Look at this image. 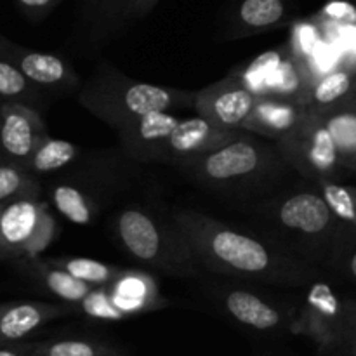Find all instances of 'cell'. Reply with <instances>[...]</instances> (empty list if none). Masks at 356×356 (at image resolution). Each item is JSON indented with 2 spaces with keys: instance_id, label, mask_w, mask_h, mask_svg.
Wrapping results in <instances>:
<instances>
[{
  "instance_id": "cell-1",
  "label": "cell",
  "mask_w": 356,
  "mask_h": 356,
  "mask_svg": "<svg viewBox=\"0 0 356 356\" xmlns=\"http://www.w3.org/2000/svg\"><path fill=\"white\" fill-rule=\"evenodd\" d=\"M174 222L190 242L198 263L216 273L273 284H302L312 270L278 252L263 240L198 212L181 211Z\"/></svg>"
},
{
  "instance_id": "cell-2",
  "label": "cell",
  "mask_w": 356,
  "mask_h": 356,
  "mask_svg": "<svg viewBox=\"0 0 356 356\" xmlns=\"http://www.w3.org/2000/svg\"><path fill=\"white\" fill-rule=\"evenodd\" d=\"M193 101L195 92L139 82L111 66H101L80 92V103L115 131L152 111L193 108Z\"/></svg>"
},
{
  "instance_id": "cell-3",
  "label": "cell",
  "mask_w": 356,
  "mask_h": 356,
  "mask_svg": "<svg viewBox=\"0 0 356 356\" xmlns=\"http://www.w3.org/2000/svg\"><path fill=\"white\" fill-rule=\"evenodd\" d=\"M115 233L122 249L143 264L169 275L197 273L198 259L176 222H167L141 207L118 212Z\"/></svg>"
},
{
  "instance_id": "cell-4",
  "label": "cell",
  "mask_w": 356,
  "mask_h": 356,
  "mask_svg": "<svg viewBox=\"0 0 356 356\" xmlns=\"http://www.w3.org/2000/svg\"><path fill=\"white\" fill-rule=\"evenodd\" d=\"M280 160V153L240 132L235 139L193 160L188 167L205 183L229 186L268 176Z\"/></svg>"
},
{
  "instance_id": "cell-5",
  "label": "cell",
  "mask_w": 356,
  "mask_h": 356,
  "mask_svg": "<svg viewBox=\"0 0 356 356\" xmlns=\"http://www.w3.org/2000/svg\"><path fill=\"white\" fill-rule=\"evenodd\" d=\"M277 149L284 162L309 179H329L341 165L332 136L315 108L308 106L298 127L278 139Z\"/></svg>"
},
{
  "instance_id": "cell-6",
  "label": "cell",
  "mask_w": 356,
  "mask_h": 356,
  "mask_svg": "<svg viewBox=\"0 0 356 356\" xmlns=\"http://www.w3.org/2000/svg\"><path fill=\"white\" fill-rule=\"evenodd\" d=\"M56 236V221L45 202L21 197L3 205L0 222L3 257H37Z\"/></svg>"
},
{
  "instance_id": "cell-7",
  "label": "cell",
  "mask_w": 356,
  "mask_h": 356,
  "mask_svg": "<svg viewBox=\"0 0 356 356\" xmlns=\"http://www.w3.org/2000/svg\"><path fill=\"white\" fill-rule=\"evenodd\" d=\"M47 136L37 108L19 101H0V162L26 169L31 155Z\"/></svg>"
},
{
  "instance_id": "cell-8",
  "label": "cell",
  "mask_w": 356,
  "mask_h": 356,
  "mask_svg": "<svg viewBox=\"0 0 356 356\" xmlns=\"http://www.w3.org/2000/svg\"><path fill=\"white\" fill-rule=\"evenodd\" d=\"M257 96L236 75L226 76L195 92L193 110L212 124L229 131H243V124L256 106Z\"/></svg>"
},
{
  "instance_id": "cell-9",
  "label": "cell",
  "mask_w": 356,
  "mask_h": 356,
  "mask_svg": "<svg viewBox=\"0 0 356 356\" xmlns=\"http://www.w3.org/2000/svg\"><path fill=\"white\" fill-rule=\"evenodd\" d=\"M238 134L240 131L219 127L200 115L191 118H181L177 127L170 134L160 160L188 165L193 160L229 143Z\"/></svg>"
},
{
  "instance_id": "cell-10",
  "label": "cell",
  "mask_w": 356,
  "mask_h": 356,
  "mask_svg": "<svg viewBox=\"0 0 356 356\" xmlns=\"http://www.w3.org/2000/svg\"><path fill=\"white\" fill-rule=\"evenodd\" d=\"M0 54L9 59L42 90H68L79 83L72 66L51 52L21 47L0 33Z\"/></svg>"
},
{
  "instance_id": "cell-11",
  "label": "cell",
  "mask_w": 356,
  "mask_h": 356,
  "mask_svg": "<svg viewBox=\"0 0 356 356\" xmlns=\"http://www.w3.org/2000/svg\"><path fill=\"white\" fill-rule=\"evenodd\" d=\"M179 120L169 111H152L134 118L117 131L124 152L139 162L160 160Z\"/></svg>"
},
{
  "instance_id": "cell-12",
  "label": "cell",
  "mask_w": 356,
  "mask_h": 356,
  "mask_svg": "<svg viewBox=\"0 0 356 356\" xmlns=\"http://www.w3.org/2000/svg\"><path fill=\"white\" fill-rule=\"evenodd\" d=\"M277 219L282 226L292 232L320 236L332 228L336 216L332 214L322 193L299 191L278 205Z\"/></svg>"
},
{
  "instance_id": "cell-13",
  "label": "cell",
  "mask_w": 356,
  "mask_h": 356,
  "mask_svg": "<svg viewBox=\"0 0 356 356\" xmlns=\"http://www.w3.org/2000/svg\"><path fill=\"white\" fill-rule=\"evenodd\" d=\"M306 110L308 106L299 101L277 96H257L256 106L242 129L278 141L298 127Z\"/></svg>"
},
{
  "instance_id": "cell-14",
  "label": "cell",
  "mask_w": 356,
  "mask_h": 356,
  "mask_svg": "<svg viewBox=\"0 0 356 356\" xmlns=\"http://www.w3.org/2000/svg\"><path fill=\"white\" fill-rule=\"evenodd\" d=\"M329 129L341 165L356 169V92L325 110H316Z\"/></svg>"
},
{
  "instance_id": "cell-15",
  "label": "cell",
  "mask_w": 356,
  "mask_h": 356,
  "mask_svg": "<svg viewBox=\"0 0 356 356\" xmlns=\"http://www.w3.org/2000/svg\"><path fill=\"white\" fill-rule=\"evenodd\" d=\"M287 19L289 6L285 0H238L233 10V26L238 35L270 30Z\"/></svg>"
},
{
  "instance_id": "cell-16",
  "label": "cell",
  "mask_w": 356,
  "mask_h": 356,
  "mask_svg": "<svg viewBox=\"0 0 356 356\" xmlns=\"http://www.w3.org/2000/svg\"><path fill=\"white\" fill-rule=\"evenodd\" d=\"M225 305L238 322L257 330L273 329L280 323V313L250 291L233 289L226 294Z\"/></svg>"
},
{
  "instance_id": "cell-17",
  "label": "cell",
  "mask_w": 356,
  "mask_h": 356,
  "mask_svg": "<svg viewBox=\"0 0 356 356\" xmlns=\"http://www.w3.org/2000/svg\"><path fill=\"white\" fill-rule=\"evenodd\" d=\"M30 270L31 275L47 289L51 294L66 302H82L86 296L92 291V285L79 280L63 268L56 266L51 261H42L38 257H31Z\"/></svg>"
},
{
  "instance_id": "cell-18",
  "label": "cell",
  "mask_w": 356,
  "mask_h": 356,
  "mask_svg": "<svg viewBox=\"0 0 356 356\" xmlns=\"http://www.w3.org/2000/svg\"><path fill=\"white\" fill-rule=\"evenodd\" d=\"M58 312L38 302L0 306V341H17L37 329L47 316Z\"/></svg>"
},
{
  "instance_id": "cell-19",
  "label": "cell",
  "mask_w": 356,
  "mask_h": 356,
  "mask_svg": "<svg viewBox=\"0 0 356 356\" xmlns=\"http://www.w3.org/2000/svg\"><path fill=\"white\" fill-rule=\"evenodd\" d=\"M149 275L143 271H122L120 277L111 284V301L120 312L132 313L143 309L155 296V284Z\"/></svg>"
},
{
  "instance_id": "cell-20",
  "label": "cell",
  "mask_w": 356,
  "mask_h": 356,
  "mask_svg": "<svg viewBox=\"0 0 356 356\" xmlns=\"http://www.w3.org/2000/svg\"><path fill=\"white\" fill-rule=\"evenodd\" d=\"M356 92V76L350 68H336L312 83L306 106L325 110Z\"/></svg>"
},
{
  "instance_id": "cell-21",
  "label": "cell",
  "mask_w": 356,
  "mask_h": 356,
  "mask_svg": "<svg viewBox=\"0 0 356 356\" xmlns=\"http://www.w3.org/2000/svg\"><path fill=\"white\" fill-rule=\"evenodd\" d=\"M145 2L146 0H83L90 19L104 30L145 16Z\"/></svg>"
},
{
  "instance_id": "cell-22",
  "label": "cell",
  "mask_w": 356,
  "mask_h": 356,
  "mask_svg": "<svg viewBox=\"0 0 356 356\" xmlns=\"http://www.w3.org/2000/svg\"><path fill=\"white\" fill-rule=\"evenodd\" d=\"M51 200L56 211L75 225H90L96 216V207L86 191L73 184L61 183L52 186Z\"/></svg>"
},
{
  "instance_id": "cell-23",
  "label": "cell",
  "mask_w": 356,
  "mask_h": 356,
  "mask_svg": "<svg viewBox=\"0 0 356 356\" xmlns=\"http://www.w3.org/2000/svg\"><path fill=\"white\" fill-rule=\"evenodd\" d=\"M0 99L19 101L37 108L42 101V89L26 79L14 63L0 54Z\"/></svg>"
},
{
  "instance_id": "cell-24",
  "label": "cell",
  "mask_w": 356,
  "mask_h": 356,
  "mask_svg": "<svg viewBox=\"0 0 356 356\" xmlns=\"http://www.w3.org/2000/svg\"><path fill=\"white\" fill-rule=\"evenodd\" d=\"M79 155V148L73 143L63 139L45 138L31 155L26 169L31 174H49L70 165Z\"/></svg>"
},
{
  "instance_id": "cell-25",
  "label": "cell",
  "mask_w": 356,
  "mask_h": 356,
  "mask_svg": "<svg viewBox=\"0 0 356 356\" xmlns=\"http://www.w3.org/2000/svg\"><path fill=\"white\" fill-rule=\"evenodd\" d=\"M49 261L66 270L79 280L92 285V287L111 285L122 275V270H118V268L104 264L101 261L89 259V257H58V259Z\"/></svg>"
},
{
  "instance_id": "cell-26",
  "label": "cell",
  "mask_w": 356,
  "mask_h": 356,
  "mask_svg": "<svg viewBox=\"0 0 356 356\" xmlns=\"http://www.w3.org/2000/svg\"><path fill=\"white\" fill-rule=\"evenodd\" d=\"M37 179L30 170L14 163L0 162V204H7L21 197H37Z\"/></svg>"
},
{
  "instance_id": "cell-27",
  "label": "cell",
  "mask_w": 356,
  "mask_h": 356,
  "mask_svg": "<svg viewBox=\"0 0 356 356\" xmlns=\"http://www.w3.org/2000/svg\"><path fill=\"white\" fill-rule=\"evenodd\" d=\"M318 183L332 214L356 228V188L334 183L330 179H322Z\"/></svg>"
},
{
  "instance_id": "cell-28",
  "label": "cell",
  "mask_w": 356,
  "mask_h": 356,
  "mask_svg": "<svg viewBox=\"0 0 356 356\" xmlns=\"http://www.w3.org/2000/svg\"><path fill=\"white\" fill-rule=\"evenodd\" d=\"M306 305H308V309L312 312L313 318L316 322L318 320L332 322L339 316V299L336 298L332 289L327 284H322V282L313 285L308 298H306Z\"/></svg>"
},
{
  "instance_id": "cell-29",
  "label": "cell",
  "mask_w": 356,
  "mask_h": 356,
  "mask_svg": "<svg viewBox=\"0 0 356 356\" xmlns=\"http://www.w3.org/2000/svg\"><path fill=\"white\" fill-rule=\"evenodd\" d=\"M322 44V35L318 26L312 23H299L294 26L291 40V52L301 61H309Z\"/></svg>"
},
{
  "instance_id": "cell-30",
  "label": "cell",
  "mask_w": 356,
  "mask_h": 356,
  "mask_svg": "<svg viewBox=\"0 0 356 356\" xmlns=\"http://www.w3.org/2000/svg\"><path fill=\"white\" fill-rule=\"evenodd\" d=\"M80 305H82L83 313H87V315L92 316V318L118 320L125 315V313L120 312V309L115 306V302L111 301L110 292L103 291V289L94 287Z\"/></svg>"
},
{
  "instance_id": "cell-31",
  "label": "cell",
  "mask_w": 356,
  "mask_h": 356,
  "mask_svg": "<svg viewBox=\"0 0 356 356\" xmlns=\"http://www.w3.org/2000/svg\"><path fill=\"white\" fill-rule=\"evenodd\" d=\"M322 16L330 24H353L356 23V7L348 2H329L322 9Z\"/></svg>"
},
{
  "instance_id": "cell-32",
  "label": "cell",
  "mask_w": 356,
  "mask_h": 356,
  "mask_svg": "<svg viewBox=\"0 0 356 356\" xmlns=\"http://www.w3.org/2000/svg\"><path fill=\"white\" fill-rule=\"evenodd\" d=\"M47 356H96V350L82 341H63L52 344L47 350Z\"/></svg>"
},
{
  "instance_id": "cell-33",
  "label": "cell",
  "mask_w": 356,
  "mask_h": 356,
  "mask_svg": "<svg viewBox=\"0 0 356 356\" xmlns=\"http://www.w3.org/2000/svg\"><path fill=\"white\" fill-rule=\"evenodd\" d=\"M19 9L31 19H42L59 6L61 0H16Z\"/></svg>"
},
{
  "instance_id": "cell-34",
  "label": "cell",
  "mask_w": 356,
  "mask_h": 356,
  "mask_svg": "<svg viewBox=\"0 0 356 356\" xmlns=\"http://www.w3.org/2000/svg\"><path fill=\"white\" fill-rule=\"evenodd\" d=\"M156 2H159V0H146V2H145V14H148L149 10H152L153 7L156 6Z\"/></svg>"
},
{
  "instance_id": "cell-35",
  "label": "cell",
  "mask_w": 356,
  "mask_h": 356,
  "mask_svg": "<svg viewBox=\"0 0 356 356\" xmlns=\"http://www.w3.org/2000/svg\"><path fill=\"white\" fill-rule=\"evenodd\" d=\"M350 271H351V275L356 278V252L351 256V259H350Z\"/></svg>"
},
{
  "instance_id": "cell-36",
  "label": "cell",
  "mask_w": 356,
  "mask_h": 356,
  "mask_svg": "<svg viewBox=\"0 0 356 356\" xmlns=\"http://www.w3.org/2000/svg\"><path fill=\"white\" fill-rule=\"evenodd\" d=\"M3 205H6V204H0V222H2V212H3ZM0 257H3V249H2V240H0Z\"/></svg>"
},
{
  "instance_id": "cell-37",
  "label": "cell",
  "mask_w": 356,
  "mask_h": 356,
  "mask_svg": "<svg viewBox=\"0 0 356 356\" xmlns=\"http://www.w3.org/2000/svg\"><path fill=\"white\" fill-rule=\"evenodd\" d=\"M0 356H17L16 353H13V351H7V350H0Z\"/></svg>"
},
{
  "instance_id": "cell-38",
  "label": "cell",
  "mask_w": 356,
  "mask_h": 356,
  "mask_svg": "<svg viewBox=\"0 0 356 356\" xmlns=\"http://www.w3.org/2000/svg\"><path fill=\"white\" fill-rule=\"evenodd\" d=\"M355 355H356V343H355Z\"/></svg>"
}]
</instances>
